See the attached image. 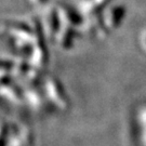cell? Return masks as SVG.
I'll return each instance as SVG.
<instances>
[{
    "instance_id": "1",
    "label": "cell",
    "mask_w": 146,
    "mask_h": 146,
    "mask_svg": "<svg viewBox=\"0 0 146 146\" xmlns=\"http://www.w3.org/2000/svg\"><path fill=\"white\" fill-rule=\"evenodd\" d=\"M42 91L48 103L53 110L65 111L69 107V101L62 84L53 76H46L42 79Z\"/></svg>"
},
{
    "instance_id": "2",
    "label": "cell",
    "mask_w": 146,
    "mask_h": 146,
    "mask_svg": "<svg viewBox=\"0 0 146 146\" xmlns=\"http://www.w3.org/2000/svg\"><path fill=\"white\" fill-rule=\"evenodd\" d=\"M39 26L46 39L53 40L60 29V19H58V7L52 5L51 2L39 10V15L37 17Z\"/></svg>"
},
{
    "instance_id": "3",
    "label": "cell",
    "mask_w": 146,
    "mask_h": 146,
    "mask_svg": "<svg viewBox=\"0 0 146 146\" xmlns=\"http://www.w3.org/2000/svg\"><path fill=\"white\" fill-rule=\"evenodd\" d=\"M22 90L25 105L29 110L36 114H43L47 111L50 104L48 103L42 90H39L37 86L27 84L25 87H22Z\"/></svg>"
},
{
    "instance_id": "4",
    "label": "cell",
    "mask_w": 146,
    "mask_h": 146,
    "mask_svg": "<svg viewBox=\"0 0 146 146\" xmlns=\"http://www.w3.org/2000/svg\"><path fill=\"white\" fill-rule=\"evenodd\" d=\"M132 127L137 146H146V100L135 105L132 114Z\"/></svg>"
},
{
    "instance_id": "5",
    "label": "cell",
    "mask_w": 146,
    "mask_h": 146,
    "mask_svg": "<svg viewBox=\"0 0 146 146\" xmlns=\"http://www.w3.org/2000/svg\"><path fill=\"white\" fill-rule=\"evenodd\" d=\"M44 37H39L27 55L29 66L42 72L48 63V52L44 46Z\"/></svg>"
},
{
    "instance_id": "6",
    "label": "cell",
    "mask_w": 146,
    "mask_h": 146,
    "mask_svg": "<svg viewBox=\"0 0 146 146\" xmlns=\"http://www.w3.org/2000/svg\"><path fill=\"white\" fill-rule=\"evenodd\" d=\"M102 20L106 29L108 31H115L121 25L125 16V8L121 5H115L108 7L101 13Z\"/></svg>"
},
{
    "instance_id": "7",
    "label": "cell",
    "mask_w": 146,
    "mask_h": 146,
    "mask_svg": "<svg viewBox=\"0 0 146 146\" xmlns=\"http://www.w3.org/2000/svg\"><path fill=\"white\" fill-rule=\"evenodd\" d=\"M1 93H2V98L7 100L8 102H10L11 104L16 105V106L23 104L25 105L22 87H19L11 77L2 79Z\"/></svg>"
},
{
    "instance_id": "8",
    "label": "cell",
    "mask_w": 146,
    "mask_h": 146,
    "mask_svg": "<svg viewBox=\"0 0 146 146\" xmlns=\"http://www.w3.org/2000/svg\"><path fill=\"white\" fill-rule=\"evenodd\" d=\"M110 0H79L76 10L81 19L101 14Z\"/></svg>"
},
{
    "instance_id": "9",
    "label": "cell",
    "mask_w": 146,
    "mask_h": 146,
    "mask_svg": "<svg viewBox=\"0 0 146 146\" xmlns=\"http://www.w3.org/2000/svg\"><path fill=\"white\" fill-rule=\"evenodd\" d=\"M77 29L75 27L65 26V25H61L60 29H58L56 36L54 38V42L58 46L60 50L66 51L69 50L73 47L74 41H75V37L77 35Z\"/></svg>"
},
{
    "instance_id": "10",
    "label": "cell",
    "mask_w": 146,
    "mask_h": 146,
    "mask_svg": "<svg viewBox=\"0 0 146 146\" xmlns=\"http://www.w3.org/2000/svg\"><path fill=\"white\" fill-rule=\"evenodd\" d=\"M26 1L28 5H31L34 8H38L39 10L50 3V0H26Z\"/></svg>"
},
{
    "instance_id": "11",
    "label": "cell",
    "mask_w": 146,
    "mask_h": 146,
    "mask_svg": "<svg viewBox=\"0 0 146 146\" xmlns=\"http://www.w3.org/2000/svg\"><path fill=\"white\" fill-rule=\"evenodd\" d=\"M139 43H140V47H141L142 51L146 54V28L144 31H142L141 34H140Z\"/></svg>"
},
{
    "instance_id": "12",
    "label": "cell",
    "mask_w": 146,
    "mask_h": 146,
    "mask_svg": "<svg viewBox=\"0 0 146 146\" xmlns=\"http://www.w3.org/2000/svg\"><path fill=\"white\" fill-rule=\"evenodd\" d=\"M78 1H79V0H78Z\"/></svg>"
}]
</instances>
